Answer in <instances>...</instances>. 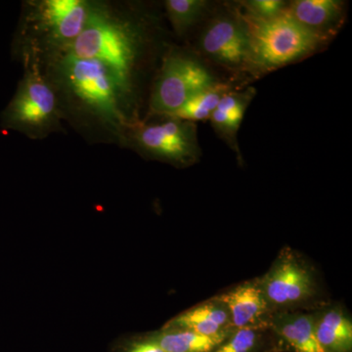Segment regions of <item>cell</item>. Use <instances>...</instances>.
Segmentation results:
<instances>
[{"instance_id": "20", "label": "cell", "mask_w": 352, "mask_h": 352, "mask_svg": "<svg viewBox=\"0 0 352 352\" xmlns=\"http://www.w3.org/2000/svg\"><path fill=\"white\" fill-rule=\"evenodd\" d=\"M109 352H164L153 339L151 333L124 336L113 342Z\"/></svg>"}, {"instance_id": "11", "label": "cell", "mask_w": 352, "mask_h": 352, "mask_svg": "<svg viewBox=\"0 0 352 352\" xmlns=\"http://www.w3.org/2000/svg\"><path fill=\"white\" fill-rule=\"evenodd\" d=\"M315 335L329 352H352V318L340 302H330L311 311Z\"/></svg>"}, {"instance_id": "12", "label": "cell", "mask_w": 352, "mask_h": 352, "mask_svg": "<svg viewBox=\"0 0 352 352\" xmlns=\"http://www.w3.org/2000/svg\"><path fill=\"white\" fill-rule=\"evenodd\" d=\"M164 326L205 336H220L234 331L226 305L214 296L176 315Z\"/></svg>"}, {"instance_id": "18", "label": "cell", "mask_w": 352, "mask_h": 352, "mask_svg": "<svg viewBox=\"0 0 352 352\" xmlns=\"http://www.w3.org/2000/svg\"><path fill=\"white\" fill-rule=\"evenodd\" d=\"M208 6L204 0H166V16L177 36H184L200 19Z\"/></svg>"}, {"instance_id": "15", "label": "cell", "mask_w": 352, "mask_h": 352, "mask_svg": "<svg viewBox=\"0 0 352 352\" xmlns=\"http://www.w3.org/2000/svg\"><path fill=\"white\" fill-rule=\"evenodd\" d=\"M150 333L164 352H212L231 333L205 336L164 326Z\"/></svg>"}, {"instance_id": "19", "label": "cell", "mask_w": 352, "mask_h": 352, "mask_svg": "<svg viewBox=\"0 0 352 352\" xmlns=\"http://www.w3.org/2000/svg\"><path fill=\"white\" fill-rule=\"evenodd\" d=\"M247 107L248 104H242L229 111H220L215 109L210 115V122L217 131L231 141V139L235 138L236 132L239 129Z\"/></svg>"}, {"instance_id": "9", "label": "cell", "mask_w": 352, "mask_h": 352, "mask_svg": "<svg viewBox=\"0 0 352 352\" xmlns=\"http://www.w3.org/2000/svg\"><path fill=\"white\" fill-rule=\"evenodd\" d=\"M200 44L203 52L222 66H250L249 34L239 17L212 20L201 34Z\"/></svg>"}, {"instance_id": "7", "label": "cell", "mask_w": 352, "mask_h": 352, "mask_svg": "<svg viewBox=\"0 0 352 352\" xmlns=\"http://www.w3.org/2000/svg\"><path fill=\"white\" fill-rule=\"evenodd\" d=\"M120 145L179 168L195 164L201 155L195 124L175 118L154 124L134 120L124 129Z\"/></svg>"}, {"instance_id": "6", "label": "cell", "mask_w": 352, "mask_h": 352, "mask_svg": "<svg viewBox=\"0 0 352 352\" xmlns=\"http://www.w3.org/2000/svg\"><path fill=\"white\" fill-rule=\"evenodd\" d=\"M250 39V66L261 69L280 68L307 56L325 43L328 34L298 24L286 12L271 19L241 16Z\"/></svg>"}, {"instance_id": "1", "label": "cell", "mask_w": 352, "mask_h": 352, "mask_svg": "<svg viewBox=\"0 0 352 352\" xmlns=\"http://www.w3.org/2000/svg\"><path fill=\"white\" fill-rule=\"evenodd\" d=\"M41 63L64 120L90 142L120 145L126 126L139 120L135 90L105 64L66 51Z\"/></svg>"}, {"instance_id": "2", "label": "cell", "mask_w": 352, "mask_h": 352, "mask_svg": "<svg viewBox=\"0 0 352 352\" xmlns=\"http://www.w3.org/2000/svg\"><path fill=\"white\" fill-rule=\"evenodd\" d=\"M147 43L144 25L113 2L91 0L85 28L66 52L105 64L135 90Z\"/></svg>"}, {"instance_id": "16", "label": "cell", "mask_w": 352, "mask_h": 352, "mask_svg": "<svg viewBox=\"0 0 352 352\" xmlns=\"http://www.w3.org/2000/svg\"><path fill=\"white\" fill-rule=\"evenodd\" d=\"M212 352H285L270 328L236 329Z\"/></svg>"}, {"instance_id": "8", "label": "cell", "mask_w": 352, "mask_h": 352, "mask_svg": "<svg viewBox=\"0 0 352 352\" xmlns=\"http://www.w3.org/2000/svg\"><path fill=\"white\" fill-rule=\"evenodd\" d=\"M217 83L203 65L179 51L170 50L163 58L152 87L149 116L168 118L186 102Z\"/></svg>"}, {"instance_id": "21", "label": "cell", "mask_w": 352, "mask_h": 352, "mask_svg": "<svg viewBox=\"0 0 352 352\" xmlns=\"http://www.w3.org/2000/svg\"><path fill=\"white\" fill-rule=\"evenodd\" d=\"M245 13L258 19H271L283 13L287 4L281 0H251L245 2Z\"/></svg>"}, {"instance_id": "5", "label": "cell", "mask_w": 352, "mask_h": 352, "mask_svg": "<svg viewBox=\"0 0 352 352\" xmlns=\"http://www.w3.org/2000/svg\"><path fill=\"white\" fill-rule=\"evenodd\" d=\"M258 277L272 314L311 312L331 300L316 266L289 245L280 250L270 270Z\"/></svg>"}, {"instance_id": "3", "label": "cell", "mask_w": 352, "mask_h": 352, "mask_svg": "<svg viewBox=\"0 0 352 352\" xmlns=\"http://www.w3.org/2000/svg\"><path fill=\"white\" fill-rule=\"evenodd\" d=\"M91 0H30L23 4L16 34V53L53 56L80 36L89 15Z\"/></svg>"}, {"instance_id": "10", "label": "cell", "mask_w": 352, "mask_h": 352, "mask_svg": "<svg viewBox=\"0 0 352 352\" xmlns=\"http://www.w3.org/2000/svg\"><path fill=\"white\" fill-rule=\"evenodd\" d=\"M214 296L226 305L234 330L270 328L272 314L264 298L259 277L234 285Z\"/></svg>"}, {"instance_id": "14", "label": "cell", "mask_w": 352, "mask_h": 352, "mask_svg": "<svg viewBox=\"0 0 352 352\" xmlns=\"http://www.w3.org/2000/svg\"><path fill=\"white\" fill-rule=\"evenodd\" d=\"M337 0H296L287 6L285 12L298 24L312 31L328 34L340 19L344 9Z\"/></svg>"}, {"instance_id": "13", "label": "cell", "mask_w": 352, "mask_h": 352, "mask_svg": "<svg viewBox=\"0 0 352 352\" xmlns=\"http://www.w3.org/2000/svg\"><path fill=\"white\" fill-rule=\"evenodd\" d=\"M270 328L281 340L285 352H329L315 335L311 312L272 314Z\"/></svg>"}, {"instance_id": "4", "label": "cell", "mask_w": 352, "mask_h": 352, "mask_svg": "<svg viewBox=\"0 0 352 352\" xmlns=\"http://www.w3.org/2000/svg\"><path fill=\"white\" fill-rule=\"evenodd\" d=\"M24 74L17 90L1 115V126L41 140L63 132V115L56 94L44 74L43 63L34 54H21Z\"/></svg>"}, {"instance_id": "17", "label": "cell", "mask_w": 352, "mask_h": 352, "mask_svg": "<svg viewBox=\"0 0 352 352\" xmlns=\"http://www.w3.org/2000/svg\"><path fill=\"white\" fill-rule=\"evenodd\" d=\"M229 89L230 88L227 85L217 82L214 87L195 95L168 118H175L192 122L210 119V115L217 109L222 97L230 91Z\"/></svg>"}]
</instances>
